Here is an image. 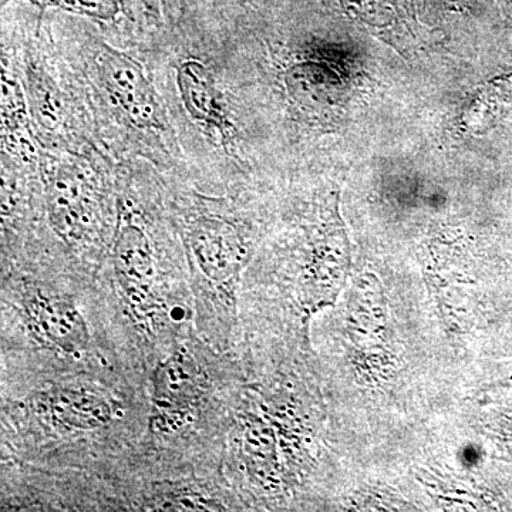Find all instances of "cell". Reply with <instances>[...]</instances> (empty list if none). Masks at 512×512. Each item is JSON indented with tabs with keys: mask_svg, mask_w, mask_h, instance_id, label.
<instances>
[{
	"mask_svg": "<svg viewBox=\"0 0 512 512\" xmlns=\"http://www.w3.org/2000/svg\"><path fill=\"white\" fill-rule=\"evenodd\" d=\"M22 306L28 328L40 342L73 356L89 348V328L72 299L47 289L29 288Z\"/></svg>",
	"mask_w": 512,
	"mask_h": 512,
	"instance_id": "6da1fadb",
	"label": "cell"
},
{
	"mask_svg": "<svg viewBox=\"0 0 512 512\" xmlns=\"http://www.w3.org/2000/svg\"><path fill=\"white\" fill-rule=\"evenodd\" d=\"M99 69L104 86L134 126L163 128L153 87L144 76L143 69L133 59L111 47H104Z\"/></svg>",
	"mask_w": 512,
	"mask_h": 512,
	"instance_id": "7a4b0ae2",
	"label": "cell"
},
{
	"mask_svg": "<svg viewBox=\"0 0 512 512\" xmlns=\"http://www.w3.org/2000/svg\"><path fill=\"white\" fill-rule=\"evenodd\" d=\"M36 2L60 6L70 12L83 13V15L101 19H109L119 12L117 0H36Z\"/></svg>",
	"mask_w": 512,
	"mask_h": 512,
	"instance_id": "9c48e42d",
	"label": "cell"
},
{
	"mask_svg": "<svg viewBox=\"0 0 512 512\" xmlns=\"http://www.w3.org/2000/svg\"><path fill=\"white\" fill-rule=\"evenodd\" d=\"M201 373L190 355L175 352L158 367L154 377V392L161 407L190 406L201 390Z\"/></svg>",
	"mask_w": 512,
	"mask_h": 512,
	"instance_id": "ba28073f",
	"label": "cell"
},
{
	"mask_svg": "<svg viewBox=\"0 0 512 512\" xmlns=\"http://www.w3.org/2000/svg\"><path fill=\"white\" fill-rule=\"evenodd\" d=\"M177 80L181 97L192 119L214 127L222 137H229L224 103L210 70L197 60H187L178 69Z\"/></svg>",
	"mask_w": 512,
	"mask_h": 512,
	"instance_id": "5b68a950",
	"label": "cell"
},
{
	"mask_svg": "<svg viewBox=\"0 0 512 512\" xmlns=\"http://www.w3.org/2000/svg\"><path fill=\"white\" fill-rule=\"evenodd\" d=\"M50 221L64 241L73 244L86 235L90 224L89 205L82 184L67 173L57 174L47 188Z\"/></svg>",
	"mask_w": 512,
	"mask_h": 512,
	"instance_id": "52a82bcc",
	"label": "cell"
},
{
	"mask_svg": "<svg viewBox=\"0 0 512 512\" xmlns=\"http://www.w3.org/2000/svg\"><path fill=\"white\" fill-rule=\"evenodd\" d=\"M40 402L55 423L67 429L96 430L113 419L110 403L83 389L56 387L43 393Z\"/></svg>",
	"mask_w": 512,
	"mask_h": 512,
	"instance_id": "8992f818",
	"label": "cell"
},
{
	"mask_svg": "<svg viewBox=\"0 0 512 512\" xmlns=\"http://www.w3.org/2000/svg\"><path fill=\"white\" fill-rule=\"evenodd\" d=\"M114 268L121 288L130 303L143 308L156 282L153 248L146 232L136 224H127L114 244Z\"/></svg>",
	"mask_w": 512,
	"mask_h": 512,
	"instance_id": "277c9868",
	"label": "cell"
},
{
	"mask_svg": "<svg viewBox=\"0 0 512 512\" xmlns=\"http://www.w3.org/2000/svg\"><path fill=\"white\" fill-rule=\"evenodd\" d=\"M188 242L205 281L224 291L242 265L241 241L235 228L224 220L204 218L192 225Z\"/></svg>",
	"mask_w": 512,
	"mask_h": 512,
	"instance_id": "3957f363",
	"label": "cell"
}]
</instances>
